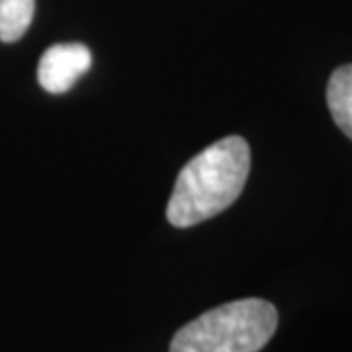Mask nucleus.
<instances>
[{
	"mask_svg": "<svg viewBox=\"0 0 352 352\" xmlns=\"http://www.w3.org/2000/svg\"><path fill=\"white\" fill-rule=\"evenodd\" d=\"M251 170L249 143L239 135L215 141L190 159L176 176L166 206V219L175 227H192L215 217L241 196Z\"/></svg>",
	"mask_w": 352,
	"mask_h": 352,
	"instance_id": "obj_1",
	"label": "nucleus"
},
{
	"mask_svg": "<svg viewBox=\"0 0 352 352\" xmlns=\"http://www.w3.org/2000/svg\"><path fill=\"white\" fill-rule=\"evenodd\" d=\"M278 329L276 307L247 298L223 303L176 331L170 352H258Z\"/></svg>",
	"mask_w": 352,
	"mask_h": 352,
	"instance_id": "obj_2",
	"label": "nucleus"
},
{
	"mask_svg": "<svg viewBox=\"0 0 352 352\" xmlns=\"http://www.w3.org/2000/svg\"><path fill=\"white\" fill-rule=\"evenodd\" d=\"M92 65L90 50L82 43H57L41 55L38 80L51 94H65Z\"/></svg>",
	"mask_w": 352,
	"mask_h": 352,
	"instance_id": "obj_3",
	"label": "nucleus"
},
{
	"mask_svg": "<svg viewBox=\"0 0 352 352\" xmlns=\"http://www.w3.org/2000/svg\"><path fill=\"white\" fill-rule=\"evenodd\" d=\"M327 104L335 124L352 139V65L339 67L327 85Z\"/></svg>",
	"mask_w": 352,
	"mask_h": 352,
	"instance_id": "obj_4",
	"label": "nucleus"
},
{
	"mask_svg": "<svg viewBox=\"0 0 352 352\" xmlns=\"http://www.w3.org/2000/svg\"><path fill=\"white\" fill-rule=\"evenodd\" d=\"M34 14L36 0H0V41H18L28 32Z\"/></svg>",
	"mask_w": 352,
	"mask_h": 352,
	"instance_id": "obj_5",
	"label": "nucleus"
}]
</instances>
